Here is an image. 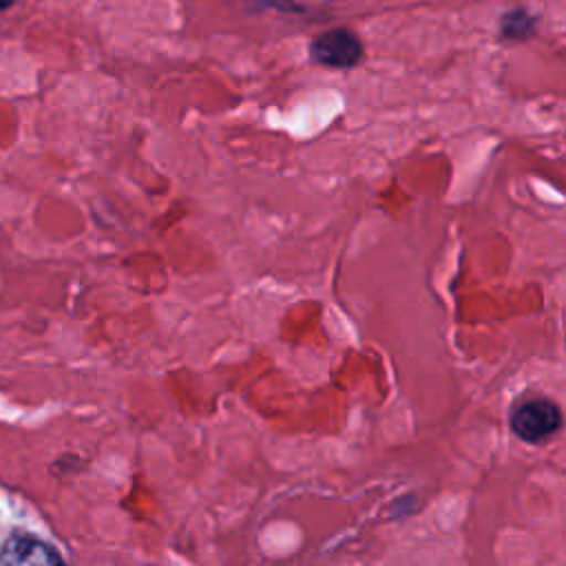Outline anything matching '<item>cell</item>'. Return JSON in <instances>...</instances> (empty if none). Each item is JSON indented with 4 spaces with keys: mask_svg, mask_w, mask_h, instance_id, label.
Instances as JSON below:
<instances>
[{
    "mask_svg": "<svg viewBox=\"0 0 566 566\" xmlns=\"http://www.w3.org/2000/svg\"><path fill=\"white\" fill-rule=\"evenodd\" d=\"M243 2H250V4H265V7H276L279 11H303L298 9L294 2L290 0H243Z\"/></svg>",
    "mask_w": 566,
    "mask_h": 566,
    "instance_id": "5b68a950",
    "label": "cell"
},
{
    "mask_svg": "<svg viewBox=\"0 0 566 566\" xmlns=\"http://www.w3.org/2000/svg\"><path fill=\"white\" fill-rule=\"evenodd\" d=\"M533 24H535V18L528 11L513 9V11L504 13V18L500 22V31L509 40H526L533 33Z\"/></svg>",
    "mask_w": 566,
    "mask_h": 566,
    "instance_id": "277c9868",
    "label": "cell"
},
{
    "mask_svg": "<svg viewBox=\"0 0 566 566\" xmlns=\"http://www.w3.org/2000/svg\"><path fill=\"white\" fill-rule=\"evenodd\" d=\"M310 57L323 66L349 69L363 57V44L349 29H329L312 40Z\"/></svg>",
    "mask_w": 566,
    "mask_h": 566,
    "instance_id": "7a4b0ae2",
    "label": "cell"
},
{
    "mask_svg": "<svg viewBox=\"0 0 566 566\" xmlns=\"http://www.w3.org/2000/svg\"><path fill=\"white\" fill-rule=\"evenodd\" d=\"M562 424L559 407L548 398H531L511 411V429L524 442H542Z\"/></svg>",
    "mask_w": 566,
    "mask_h": 566,
    "instance_id": "6da1fadb",
    "label": "cell"
},
{
    "mask_svg": "<svg viewBox=\"0 0 566 566\" xmlns=\"http://www.w3.org/2000/svg\"><path fill=\"white\" fill-rule=\"evenodd\" d=\"M13 2H15V0H0V11H2V9H7V7H11Z\"/></svg>",
    "mask_w": 566,
    "mask_h": 566,
    "instance_id": "8992f818",
    "label": "cell"
},
{
    "mask_svg": "<svg viewBox=\"0 0 566 566\" xmlns=\"http://www.w3.org/2000/svg\"><path fill=\"white\" fill-rule=\"evenodd\" d=\"M62 555L44 539L29 533H13L0 546V564H60Z\"/></svg>",
    "mask_w": 566,
    "mask_h": 566,
    "instance_id": "3957f363",
    "label": "cell"
}]
</instances>
